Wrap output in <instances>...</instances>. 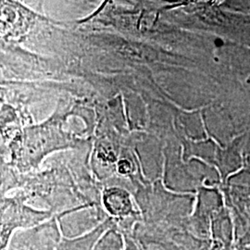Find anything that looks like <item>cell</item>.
<instances>
[{
    "instance_id": "1",
    "label": "cell",
    "mask_w": 250,
    "mask_h": 250,
    "mask_svg": "<svg viewBox=\"0 0 250 250\" xmlns=\"http://www.w3.org/2000/svg\"><path fill=\"white\" fill-rule=\"evenodd\" d=\"M104 202L109 212L114 215L127 214L131 210L130 197L122 189L113 188L106 192Z\"/></svg>"
},
{
    "instance_id": "2",
    "label": "cell",
    "mask_w": 250,
    "mask_h": 250,
    "mask_svg": "<svg viewBox=\"0 0 250 250\" xmlns=\"http://www.w3.org/2000/svg\"><path fill=\"white\" fill-rule=\"evenodd\" d=\"M132 170L131 168V163L128 161H121L119 163V170L122 172V173H128L130 172Z\"/></svg>"
}]
</instances>
